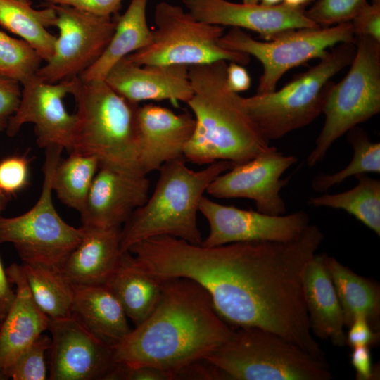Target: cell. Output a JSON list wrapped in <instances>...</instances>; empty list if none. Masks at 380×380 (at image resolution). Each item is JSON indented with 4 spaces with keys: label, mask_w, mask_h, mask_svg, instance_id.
<instances>
[{
    "label": "cell",
    "mask_w": 380,
    "mask_h": 380,
    "mask_svg": "<svg viewBox=\"0 0 380 380\" xmlns=\"http://www.w3.org/2000/svg\"><path fill=\"white\" fill-rule=\"evenodd\" d=\"M163 279L157 307L114 348V360L129 367H156L175 379L179 371L213 352L234 330L197 282L183 277Z\"/></svg>",
    "instance_id": "obj_1"
},
{
    "label": "cell",
    "mask_w": 380,
    "mask_h": 380,
    "mask_svg": "<svg viewBox=\"0 0 380 380\" xmlns=\"http://www.w3.org/2000/svg\"><path fill=\"white\" fill-rule=\"evenodd\" d=\"M226 61L188 68L193 95L194 132L184 151L186 160L209 165L245 163L267 149L269 141L246 111L242 97L227 86Z\"/></svg>",
    "instance_id": "obj_2"
},
{
    "label": "cell",
    "mask_w": 380,
    "mask_h": 380,
    "mask_svg": "<svg viewBox=\"0 0 380 380\" xmlns=\"http://www.w3.org/2000/svg\"><path fill=\"white\" fill-rule=\"evenodd\" d=\"M234 165L219 160L193 170L184 157L163 164L150 198L136 209L120 230L122 252L142 241L168 236L201 245L197 213L204 193L220 174Z\"/></svg>",
    "instance_id": "obj_3"
},
{
    "label": "cell",
    "mask_w": 380,
    "mask_h": 380,
    "mask_svg": "<svg viewBox=\"0 0 380 380\" xmlns=\"http://www.w3.org/2000/svg\"><path fill=\"white\" fill-rule=\"evenodd\" d=\"M72 96L77 111L71 151L94 156L99 166L141 174L137 110L105 80L82 81Z\"/></svg>",
    "instance_id": "obj_4"
},
{
    "label": "cell",
    "mask_w": 380,
    "mask_h": 380,
    "mask_svg": "<svg viewBox=\"0 0 380 380\" xmlns=\"http://www.w3.org/2000/svg\"><path fill=\"white\" fill-rule=\"evenodd\" d=\"M354 43L338 44L327 51L319 62L298 75L279 90L242 97L248 115L265 138L279 139L310 124L324 108L331 79L350 65Z\"/></svg>",
    "instance_id": "obj_5"
},
{
    "label": "cell",
    "mask_w": 380,
    "mask_h": 380,
    "mask_svg": "<svg viewBox=\"0 0 380 380\" xmlns=\"http://www.w3.org/2000/svg\"><path fill=\"white\" fill-rule=\"evenodd\" d=\"M204 358L232 380H330L325 359L278 334L246 327Z\"/></svg>",
    "instance_id": "obj_6"
},
{
    "label": "cell",
    "mask_w": 380,
    "mask_h": 380,
    "mask_svg": "<svg viewBox=\"0 0 380 380\" xmlns=\"http://www.w3.org/2000/svg\"><path fill=\"white\" fill-rule=\"evenodd\" d=\"M355 54L346 75L333 83L322 113L325 120L315 148L307 158L312 167L321 162L343 134L380 111V42L355 36Z\"/></svg>",
    "instance_id": "obj_7"
},
{
    "label": "cell",
    "mask_w": 380,
    "mask_h": 380,
    "mask_svg": "<svg viewBox=\"0 0 380 380\" xmlns=\"http://www.w3.org/2000/svg\"><path fill=\"white\" fill-rule=\"evenodd\" d=\"M155 28L151 42L125 57L139 65L187 67L229 61L247 65L250 56L222 48L218 44L224 27L201 21L181 6L159 2L154 10Z\"/></svg>",
    "instance_id": "obj_8"
},
{
    "label": "cell",
    "mask_w": 380,
    "mask_h": 380,
    "mask_svg": "<svg viewBox=\"0 0 380 380\" xmlns=\"http://www.w3.org/2000/svg\"><path fill=\"white\" fill-rule=\"evenodd\" d=\"M63 148H45L40 196L27 212L12 217L0 216V243H11L23 262L60 267L80 242L84 230L65 222L52 200V177Z\"/></svg>",
    "instance_id": "obj_9"
},
{
    "label": "cell",
    "mask_w": 380,
    "mask_h": 380,
    "mask_svg": "<svg viewBox=\"0 0 380 380\" xmlns=\"http://www.w3.org/2000/svg\"><path fill=\"white\" fill-rule=\"evenodd\" d=\"M355 42L350 21L329 27L291 29L257 40L241 28L232 27L220 38L224 49L254 56L262 65L256 94L270 93L290 69L313 58H321L327 49Z\"/></svg>",
    "instance_id": "obj_10"
},
{
    "label": "cell",
    "mask_w": 380,
    "mask_h": 380,
    "mask_svg": "<svg viewBox=\"0 0 380 380\" xmlns=\"http://www.w3.org/2000/svg\"><path fill=\"white\" fill-rule=\"evenodd\" d=\"M56 11L59 31L51 59L35 76L49 83L79 77L102 55L115 27V15L101 17L65 5L49 4Z\"/></svg>",
    "instance_id": "obj_11"
},
{
    "label": "cell",
    "mask_w": 380,
    "mask_h": 380,
    "mask_svg": "<svg viewBox=\"0 0 380 380\" xmlns=\"http://www.w3.org/2000/svg\"><path fill=\"white\" fill-rule=\"evenodd\" d=\"M79 77L56 83L42 81L35 75L21 84L19 105L8 120L6 134L14 137L26 123L34 125L37 143L41 148L60 146L69 152L75 114H70L63 102L74 93Z\"/></svg>",
    "instance_id": "obj_12"
},
{
    "label": "cell",
    "mask_w": 380,
    "mask_h": 380,
    "mask_svg": "<svg viewBox=\"0 0 380 380\" xmlns=\"http://www.w3.org/2000/svg\"><path fill=\"white\" fill-rule=\"evenodd\" d=\"M199 212L209 224V234L201 243L207 247L238 242L289 241L300 236L310 224L309 215L303 210L271 215L222 205L205 196Z\"/></svg>",
    "instance_id": "obj_13"
},
{
    "label": "cell",
    "mask_w": 380,
    "mask_h": 380,
    "mask_svg": "<svg viewBox=\"0 0 380 380\" xmlns=\"http://www.w3.org/2000/svg\"><path fill=\"white\" fill-rule=\"evenodd\" d=\"M296 162L295 156L270 146L252 159L218 175L206 193L217 198L251 199L260 213L284 215L286 207L280 191L289 181L281 175Z\"/></svg>",
    "instance_id": "obj_14"
},
{
    "label": "cell",
    "mask_w": 380,
    "mask_h": 380,
    "mask_svg": "<svg viewBox=\"0 0 380 380\" xmlns=\"http://www.w3.org/2000/svg\"><path fill=\"white\" fill-rule=\"evenodd\" d=\"M50 380H105L115 364L114 348L93 335L74 315L49 319Z\"/></svg>",
    "instance_id": "obj_15"
},
{
    "label": "cell",
    "mask_w": 380,
    "mask_h": 380,
    "mask_svg": "<svg viewBox=\"0 0 380 380\" xmlns=\"http://www.w3.org/2000/svg\"><path fill=\"white\" fill-rule=\"evenodd\" d=\"M146 175L99 166L82 210V226L122 227L148 198Z\"/></svg>",
    "instance_id": "obj_16"
},
{
    "label": "cell",
    "mask_w": 380,
    "mask_h": 380,
    "mask_svg": "<svg viewBox=\"0 0 380 380\" xmlns=\"http://www.w3.org/2000/svg\"><path fill=\"white\" fill-rule=\"evenodd\" d=\"M197 19L219 26L254 31L264 40L284 30L320 27L305 14V9L283 3L265 6L227 0H182Z\"/></svg>",
    "instance_id": "obj_17"
},
{
    "label": "cell",
    "mask_w": 380,
    "mask_h": 380,
    "mask_svg": "<svg viewBox=\"0 0 380 380\" xmlns=\"http://www.w3.org/2000/svg\"><path fill=\"white\" fill-rule=\"evenodd\" d=\"M196 121L189 113H176L153 104L138 106L139 165L141 174L158 170L165 163L184 157Z\"/></svg>",
    "instance_id": "obj_18"
},
{
    "label": "cell",
    "mask_w": 380,
    "mask_h": 380,
    "mask_svg": "<svg viewBox=\"0 0 380 380\" xmlns=\"http://www.w3.org/2000/svg\"><path fill=\"white\" fill-rule=\"evenodd\" d=\"M187 66L177 65H139L124 58L115 64L105 82L127 100H170L186 103L193 95Z\"/></svg>",
    "instance_id": "obj_19"
},
{
    "label": "cell",
    "mask_w": 380,
    "mask_h": 380,
    "mask_svg": "<svg viewBox=\"0 0 380 380\" xmlns=\"http://www.w3.org/2000/svg\"><path fill=\"white\" fill-rule=\"evenodd\" d=\"M8 278L16 286L15 301L0 324V380L19 355L39 336L49 329V318L35 303L21 265L6 269Z\"/></svg>",
    "instance_id": "obj_20"
},
{
    "label": "cell",
    "mask_w": 380,
    "mask_h": 380,
    "mask_svg": "<svg viewBox=\"0 0 380 380\" xmlns=\"http://www.w3.org/2000/svg\"><path fill=\"white\" fill-rule=\"evenodd\" d=\"M82 238L59 267L74 284H105L119 262L121 227L82 226Z\"/></svg>",
    "instance_id": "obj_21"
},
{
    "label": "cell",
    "mask_w": 380,
    "mask_h": 380,
    "mask_svg": "<svg viewBox=\"0 0 380 380\" xmlns=\"http://www.w3.org/2000/svg\"><path fill=\"white\" fill-rule=\"evenodd\" d=\"M326 254H315L303 277V295L311 331L342 347L346 344L342 308L325 263Z\"/></svg>",
    "instance_id": "obj_22"
},
{
    "label": "cell",
    "mask_w": 380,
    "mask_h": 380,
    "mask_svg": "<svg viewBox=\"0 0 380 380\" xmlns=\"http://www.w3.org/2000/svg\"><path fill=\"white\" fill-rule=\"evenodd\" d=\"M163 278L144 270L129 251H124L105 285L136 327L157 307L163 294Z\"/></svg>",
    "instance_id": "obj_23"
},
{
    "label": "cell",
    "mask_w": 380,
    "mask_h": 380,
    "mask_svg": "<svg viewBox=\"0 0 380 380\" xmlns=\"http://www.w3.org/2000/svg\"><path fill=\"white\" fill-rule=\"evenodd\" d=\"M72 315L113 348L132 330L122 307L105 284H74Z\"/></svg>",
    "instance_id": "obj_24"
},
{
    "label": "cell",
    "mask_w": 380,
    "mask_h": 380,
    "mask_svg": "<svg viewBox=\"0 0 380 380\" xmlns=\"http://www.w3.org/2000/svg\"><path fill=\"white\" fill-rule=\"evenodd\" d=\"M147 4L148 0H131L122 15L115 14L116 23L111 39L100 58L79 77L82 81L103 80L119 61L151 42Z\"/></svg>",
    "instance_id": "obj_25"
},
{
    "label": "cell",
    "mask_w": 380,
    "mask_h": 380,
    "mask_svg": "<svg viewBox=\"0 0 380 380\" xmlns=\"http://www.w3.org/2000/svg\"><path fill=\"white\" fill-rule=\"evenodd\" d=\"M325 263L342 308L345 327L362 316L377 331L380 322L379 284L357 274L334 257L326 255Z\"/></svg>",
    "instance_id": "obj_26"
},
{
    "label": "cell",
    "mask_w": 380,
    "mask_h": 380,
    "mask_svg": "<svg viewBox=\"0 0 380 380\" xmlns=\"http://www.w3.org/2000/svg\"><path fill=\"white\" fill-rule=\"evenodd\" d=\"M56 18V11L49 4L37 10L30 4L0 0V25L28 42L46 62L53 56L57 37L47 27L54 26Z\"/></svg>",
    "instance_id": "obj_27"
},
{
    "label": "cell",
    "mask_w": 380,
    "mask_h": 380,
    "mask_svg": "<svg viewBox=\"0 0 380 380\" xmlns=\"http://www.w3.org/2000/svg\"><path fill=\"white\" fill-rule=\"evenodd\" d=\"M21 267L35 303L49 319L72 315L74 284L59 267L23 262Z\"/></svg>",
    "instance_id": "obj_28"
},
{
    "label": "cell",
    "mask_w": 380,
    "mask_h": 380,
    "mask_svg": "<svg viewBox=\"0 0 380 380\" xmlns=\"http://www.w3.org/2000/svg\"><path fill=\"white\" fill-rule=\"evenodd\" d=\"M355 177L357 184L353 189L338 194L311 197L308 203L314 207L344 210L379 236L380 181L366 174Z\"/></svg>",
    "instance_id": "obj_29"
},
{
    "label": "cell",
    "mask_w": 380,
    "mask_h": 380,
    "mask_svg": "<svg viewBox=\"0 0 380 380\" xmlns=\"http://www.w3.org/2000/svg\"><path fill=\"white\" fill-rule=\"evenodd\" d=\"M99 163L94 156L71 151L55 167L52 189L58 198L68 207L82 210Z\"/></svg>",
    "instance_id": "obj_30"
},
{
    "label": "cell",
    "mask_w": 380,
    "mask_h": 380,
    "mask_svg": "<svg viewBox=\"0 0 380 380\" xmlns=\"http://www.w3.org/2000/svg\"><path fill=\"white\" fill-rule=\"evenodd\" d=\"M348 141L353 150L350 163L331 174H319L312 181V188L324 192L347 178L369 172H380V143L372 141L367 132L355 126L348 132Z\"/></svg>",
    "instance_id": "obj_31"
},
{
    "label": "cell",
    "mask_w": 380,
    "mask_h": 380,
    "mask_svg": "<svg viewBox=\"0 0 380 380\" xmlns=\"http://www.w3.org/2000/svg\"><path fill=\"white\" fill-rule=\"evenodd\" d=\"M42 61L28 42L0 30V75L22 84L35 75Z\"/></svg>",
    "instance_id": "obj_32"
},
{
    "label": "cell",
    "mask_w": 380,
    "mask_h": 380,
    "mask_svg": "<svg viewBox=\"0 0 380 380\" xmlns=\"http://www.w3.org/2000/svg\"><path fill=\"white\" fill-rule=\"evenodd\" d=\"M51 346V338L42 334L24 350L9 367L5 379L45 380L48 379L45 355Z\"/></svg>",
    "instance_id": "obj_33"
},
{
    "label": "cell",
    "mask_w": 380,
    "mask_h": 380,
    "mask_svg": "<svg viewBox=\"0 0 380 380\" xmlns=\"http://www.w3.org/2000/svg\"><path fill=\"white\" fill-rule=\"evenodd\" d=\"M367 4V0H317L305 14L316 25L329 27L350 21Z\"/></svg>",
    "instance_id": "obj_34"
},
{
    "label": "cell",
    "mask_w": 380,
    "mask_h": 380,
    "mask_svg": "<svg viewBox=\"0 0 380 380\" xmlns=\"http://www.w3.org/2000/svg\"><path fill=\"white\" fill-rule=\"evenodd\" d=\"M29 160L25 156H11L0 160V191L15 194L28 184Z\"/></svg>",
    "instance_id": "obj_35"
},
{
    "label": "cell",
    "mask_w": 380,
    "mask_h": 380,
    "mask_svg": "<svg viewBox=\"0 0 380 380\" xmlns=\"http://www.w3.org/2000/svg\"><path fill=\"white\" fill-rule=\"evenodd\" d=\"M174 376L160 369L148 367H129L115 362L105 380H172Z\"/></svg>",
    "instance_id": "obj_36"
},
{
    "label": "cell",
    "mask_w": 380,
    "mask_h": 380,
    "mask_svg": "<svg viewBox=\"0 0 380 380\" xmlns=\"http://www.w3.org/2000/svg\"><path fill=\"white\" fill-rule=\"evenodd\" d=\"M21 84L0 75V133L5 131L21 97Z\"/></svg>",
    "instance_id": "obj_37"
},
{
    "label": "cell",
    "mask_w": 380,
    "mask_h": 380,
    "mask_svg": "<svg viewBox=\"0 0 380 380\" xmlns=\"http://www.w3.org/2000/svg\"><path fill=\"white\" fill-rule=\"evenodd\" d=\"M350 23L355 37L367 36L380 42V3H368Z\"/></svg>",
    "instance_id": "obj_38"
},
{
    "label": "cell",
    "mask_w": 380,
    "mask_h": 380,
    "mask_svg": "<svg viewBox=\"0 0 380 380\" xmlns=\"http://www.w3.org/2000/svg\"><path fill=\"white\" fill-rule=\"evenodd\" d=\"M46 4L71 6L101 17L118 13L123 0H43Z\"/></svg>",
    "instance_id": "obj_39"
},
{
    "label": "cell",
    "mask_w": 380,
    "mask_h": 380,
    "mask_svg": "<svg viewBox=\"0 0 380 380\" xmlns=\"http://www.w3.org/2000/svg\"><path fill=\"white\" fill-rule=\"evenodd\" d=\"M175 379L220 380L227 379L226 374L205 358L197 360L179 371Z\"/></svg>",
    "instance_id": "obj_40"
},
{
    "label": "cell",
    "mask_w": 380,
    "mask_h": 380,
    "mask_svg": "<svg viewBox=\"0 0 380 380\" xmlns=\"http://www.w3.org/2000/svg\"><path fill=\"white\" fill-rule=\"evenodd\" d=\"M348 327L346 343L352 348L371 346L376 343L379 339V333L372 327L364 317H357Z\"/></svg>",
    "instance_id": "obj_41"
},
{
    "label": "cell",
    "mask_w": 380,
    "mask_h": 380,
    "mask_svg": "<svg viewBox=\"0 0 380 380\" xmlns=\"http://www.w3.org/2000/svg\"><path fill=\"white\" fill-rule=\"evenodd\" d=\"M350 362L358 380H372L377 376L375 367L372 360L369 346H362L353 348Z\"/></svg>",
    "instance_id": "obj_42"
},
{
    "label": "cell",
    "mask_w": 380,
    "mask_h": 380,
    "mask_svg": "<svg viewBox=\"0 0 380 380\" xmlns=\"http://www.w3.org/2000/svg\"><path fill=\"white\" fill-rule=\"evenodd\" d=\"M226 81L229 88L236 93L248 90L251 82L246 69L234 62L227 65Z\"/></svg>",
    "instance_id": "obj_43"
},
{
    "label": "cell",
    "mask_w": 380,
    "mask_h": 380,
    "mask_svg": "<svg viewBox=\"0 0 380 380\" xmlns=\"http://www.w3.org/2000/svg\"><path fill=\"white\" fill-rule=\"evenodd\" d=\"M10 284L0 258V324L8 313L16 296V292L13 291Z\"/></svg>",
    "instance_id": "obj_44"
},
{
    "label": "cell",
    "mask_w": 380,
    "mask_h": 380,
    "mask_svg": "<svg viewBox=\"0 0 380 380\" xmlns=\"http://www.w3.org/2000/svg\"><path fill=\"white\" fill-rule=\"evenodd\" d=\"M317 0H283V4L296 8L305 9V8L315 2Z\"/></svg>",
    "instance_id": "obj_45"
},
{
    "label": "cell",
    "mask_w": 380,
    "mask_h": 380,
    "mask_svg": "<svg viewBox=\"0 0 380 380\" xmlns=\"http://www.w3.org/2000/svg\"><path fill=\"white\" fill-rule=\"evenodd\" d=\"M242 2L265 6H273L281 4L283 0H243Z\"/></svg>",
    "instance_id": "obj_46"
},
{
    "label": "cell",
    "mask_w": 380,
    "mask_h": 380,
    "mask_svg": "<svg viewBox=\"0 0 380 380\" xmlns=\"http://www.w3.org/2000/svg\"><path fill=\"white\" fill-rule=\"evenodd\" d=\"M8 196L0 191V213L5 208L8 202Z\"/></svg>",
    "instance_id": "obj_47"
},
{
    "label": "cell",
    "mask_w": 380,
    "mask_h": 380,
    "mask_svg": "<svg viewBox=\"0 0 380 380\" xmlns=\"http://www.w3.org/2000/svg\"><path fill=\"white\" fill-rule=\"evenodd\" d=\"M17 1H22V2L26 3V4H32V1L30 0H17Z\"/></svg>",
    "instance_id": "obj_48"
},
{
    "label": "cell",
    "mask_w": 380,
    "mask_h": 380,
    "mask_svg": "<svg viewBox=\"0 0 380 380\" xmlns=\"http://www.w3.org/2000/svg\"><path fill=\"white\" fill-rule=\"evenodd\" d=\"M372 2L380 3V0H372Z\"/></svg>",
    "instance_id": "obj_49"
}]
</instances>
